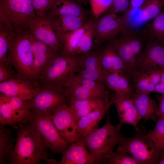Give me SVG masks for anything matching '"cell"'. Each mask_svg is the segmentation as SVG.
Returning <instances> with one entry per match:
<instances>
[{
  "instance_id": "6da1fadb",
  "label": "cell",
  "mask_w": 164,
  "mask_h": 164,
  "mask_svg": "<svg viewBox=\"0 0 164 164\" xmlns=\"http://www.w3.org/2000/svg\"><path fill=\"white\" fill-rule=\"evenodd\" d=\"M14 147L9 163L39 164L48 162L51 155L39 133L27 121L19 122Z\"/></svg>"
},
{
  "instance_id": "7a4b0ae2",
  "label": "cell",
  "mask_w": 164,
  "mask_h": 164,
  "mask_svg": "<svg viewBox=\"0 0 164 164\" xmlns=\"http://www.w3.org/2000/svg\"><path fill=\"white\" fill-rule=\"evenodd\" d=\"M106 114V121L103 127L78 141L89 151L93 164H105L108 158L113 152L114 147L119 143L123 136L121 131L122 124L119 123L116 125H113L110 121L109 110Z\"/></svg>"
},
{
  "instance_id": "3957f363",
  "label": "cell",
  "mask_w": 164,
  "mask_h": 164,
  "mask_svg": "<svg viewBox=\"0 0 164 164\" xmlns=\"http://www.w3.org/2000/svg\"><path fill=\"white\" fill-rule=\"evenodd\" d=\"M80 67V54L57 53L46 67L36 81L41 87L64 90L70 76L76 74Z\"/></svg>"
},
{
  "instance_id": "277c9868",
  "label": "cell",
  "mask_w": 164,
  "mask_h": 164,
  "mask_svg": "<svg viewBox=\"0 0 164 164\" xmlns=\"http://www.w3.org/2000/svg\"><path fill=\"white\" fill-rule=\"evenodd\" d=\"M33 61L30 34L28 30L15 32L6 62L12 66L18 77L35 80Z\"/></svg>"
},
{
  "instance_id": "5b68a950",
  "label": "cell",
  "mask_w": 164,
  "mask_h": 164,
  "mask_svg": "<svg viewBox=\"0 0 164 164\" xmlns=\"http://www.w3.org/2000/svg\"><path fill=\"white\" fill-rule=\"evenodd\" d=\"M113 40L114 48L125 67V75L128 79L137 60L144 49L147 40L143 30L135 29L128 26Z\"/></svg>"
},
{
  "instance_id": "8992f818",
  "label": "cell",
  "mask_w": 164,
  "mask_h": 164,
  "mask_svg": "<svg viewBox=\"0 0 164 164\" xmlns=\"http://www.w3.org/2000/svg\"><path fill=\"white\" fill-rule=\"evenodd\" d=\"M136 134L131 137H122L118 145L139 164H158L164 151L155 146L142 124L135 128Z\"/></svg>"
},
{
  "instance_id": "52a82bcc",
  "label": "cell",
  "mask_w": 164,
  "mask_h": 164,
  "mask_svg": "<svg viewBox=\"0 0 164 164\" xmlns=\"http://www.w3.org/2000/svg\"><path fill=\"white\" fill-rule=\"evenodd\" d=\"M37 17L32 0H0V24L15 32L27 30Z\"/></svg>"
},
{
  "instance_id": "ba28073f",
  "label": "cell",
  "mask_w": 164,
  "mask_h": 164,
  "mask_svg": "<svg viewBox=\"0 0 164 164\" xmlns=\"http://www.w3.org/2000/svg\"><path fill=\"white\" fill-rule=\"evenodd\" d=\"M26 121L40 135L53 155L63 154L71 143L60 134L49 115L32 113Z\"/></svg>"
},
{
  "instance_id": "9c48e42d",
  "label": "cell",
  "mask_w": 164,
  "mask_h": 164,
  "mask_svg": "<svg viewBox=\"0 0 164 164\" xmlns=\"http://www.w3.org/2000/svg\"><path fill=\"white\" fill-rule=\"evenodd\" d=\"M129 25L126 15H119L105 12L102 16L95 19L93 46L98 47L104 42L114 39Z\"/></svg>"
},
{
  "instance_id": "30bf717a",
  "label": "cell",
  "mask_w": 164,
  "mask_h": 164,
  "mask_svg": "<svg viewBox=\"0 0 164 164\" xmlns=\"http://www.w3.org/2000/svg\"><path fill=\"white\" fill-rule=\"evenodd\" d=\"M28 101L32 113L46 115H50L60 104L68 103L64 90L43 87Z\"/></svg>"
},
{
  "instance_id": "8fae6325",
  "label": "cell",
  "mask_w": 164,
  "mask_h": 164,
  "mask_svg": "<svg viewBox=\"0 0 164 164\" xmlns=\"http://www.w3.org/2000/svg\"><path fill=\"white\" fill-rule=\"evenodd\" d=\"M143 52L137 60L130 75L135 72H149L164 68V45L148 39Z\"/></svg>"
},
{
  "instance_id": "7c38bea8",
  "label": "cell",
  "mask_w": 164,
  "mask_h": 164,
  "mask_svg": "<svg viewBox=\"0 0 164 164\" xmlns=\"http://www.w3.org/2000/svg\"><path fill=\"white\" fill-rule=\"evenodd\" d=\"M49 116L57 129L68 142L72 143L79 141L78 121L67 103L59 105Z\"/></svg>"
},
{
  "instance_id": "4fadbf2b",
  "label": "cell",
  "mask_w": 164,
  "mask_h": 164,
  "mask_svg": "<svg viewBox=\"0 0 164 164\" xmlns=\"http://www.w3.org/2000/svg\"><path fill=\"white\" fill-rule=\"evenodd\" d=\"M42 87L35 80H30L17 77L0 82V93L7 96L29 100L41 89Z\"/></svg>"
},
{
  "instance_id": "5bb4252c",
  "label": "cell",
  "mask_w": 164,
  "mask_h": 164,
  "mask_svg": "<svg viewBox=\"0 0 164 164\" xmlns=\"http://www.w3.org/2000/svg\"><path fill=\"white\" fill-rule=\"evenodd\" d=\"M27 30L36 39L61 52V46L57 35L49 21L45 17H37L29 23Z\"/></svg>"
},
{
  "instance_id": "9a60e30c",
  "label": "cell",
  "mask_w": 164,
  "mask_h": 164,
  "mask_svg": "<svg viewBox=\"0 0 164 164\" xmlns=\"http://www.w3.org/2000/svg\"><path fill=\"white\" fill-rule=\"evenodd\" d=\"M76 74L80 77L104 84V71L100 63L99 52L90 51L80 54L79 69Z\"/></svg>"
},
{
  "instance_id": "2e32d148",
  "label": "cell",
  "mask_w": 164,
  "mask_h": 164,
  "mask_svg": "<svg viewBox=\"0 0 164 164\" xmlns=\"http://www.w3.org/2000/svg\"><path fill=\"white\" fill-rule=\"evenodd\" d=\"M111 98L115 105L120 123L122 125L128 124L135 128L141 118L137 112L134 101L115 92Z\"/></svg>"
},
{
  "instance_id": "e0dca14e",
  "label": "cell",
  "mask_w": 164,
  "mask_h": 164,
  "mask_svg": "<svg viewBox=\"0 0 164 164\" xmlns=\"http://www.w3.org/2000/svg\"><path fill=\"white\" fill-rule=\"evenodd\" d=\"M44 17L50 22L59 41L64 35L80 28L91 18L90 16L50 15Z\"/></svg>"
},
{
  "instance_id": "ac0fdd59",
  "label": "cell",
  "mask_w": 164,
  "mask_h": 164,
  "mask_svg": "<svg viewBox=\"0 0 164 164\" xmlns=\"http://www.w3.org/2000/svg\"><path fill=\"white\" fill-rule=\"evenodd\" d=\"M61 160L50 159V164H93L91 155L87 148L79 141L72 143L62 154Z\"/></svg>"
},
{
  "instance_id": "d6986e66",
  "label": "cell",
  "mask_w": 164,
  "mask_h": 164,
  "mask_svg": "<svg viewBox=\"0 0 164 164\" xmlns=\"http://www.w3.org/2000/svg\"><path fill=\"white\" fill-rule=\"evenodd\" d=\"M34 61L33 69L36 80L57 52L44 43L36 39L31 34Z\"/></svg>"
},
{
  "instance_id": "ffe728a7",
  "label": "cell",
  "mask_w": 164,
  "mask_h": 164,
  "mask_svg": "<svg viewBox=\"0 0 164 164\" xmlns=\"http://www.w3.org/2000/svg\"><path fill=\"white\" fill-rule=\"evenodd\" d=\"M114 39L108 41L104 47L99 52L100 63L103 70L107 72L118 73L125 75V67L114 48Z\"/></svg>"
},
{
  "instance_id": "44dd1931",
  "label": "cell",
  "mask_w": 164,
  "mask_h": 164,
  "mask_svg": "<svg viewBox=\"0 0 164 164\" xmlns=\"http://www.w3.org/2000/svg\"><path fill=\"white\" fill-rule=\"evenodd\" d=\"M113 104V102L111 100L109 103L83 116L79 120L77 123V131L79 140L98 128L100 121Z\"/></svg>"
},
{
  "instance_id": "7402d4cb",
  "label": "cell",
  "mask_w": 164,
  "mask_h": 164,
  "mask_svg": "<svg viewBox=\"0 0 164 164\" xmlns=\"http://www.w3.org/2000/svg\"><path fill=\"white\" fill-rule=\"evenodd\" d=\"M81 3L79 0H53L46 15L90 16L89 12L84 8Z\"/></svg>"
},
{
  "instance_id": "603a6c76",
  "label": "cell",
  "mask_w": 164,
  "mask_h": 164,
  "mask_svg": "<svg viewBox=\"0 0 164 164\" xmlns=\"http://www.w3.org/2000/svg\"><path fill=\"white\" fill-rule=\"evenodd\" d=\"M104 71V84L114 92L123 95L134 101L136 93L127 77L118 73H109Z\"/></svg>"
},
{
  "instance_id": "cb8c5ba5",
  "label": "cell",
  "mask_w": 164,
  "mask_h": 164,
  "mask_svg": "<svg viewBox=\"0 0 164 164\" xmlns=\"http://www.w3.org/2000/svg\"><path fill=\"white\" fill-rule=\"evenodd\" d=\"M134 102L141 119L156 122L159 118L157 114L158 104L148 95L136 94Z\"/></svg>"
},
{
  "instance_id": "d4e9b609",
  "label": "cell",
  "mask_w": 164,
  "mask_h": 164,
  "mask_svg": "<svg viewBox=\"0 0 164 164\" xmlns=\"http://www.w3.org/2000/svg\"><path fill=\"white\" fill-rule=\"evenodd\" d=\"M72 75L67 80L63 87L68 102L71 100L97 99H101L106 102L110 101H106L99 94L87 90L78 83L73 78Z\"/></svg>"
},
{
  "instance_id": "484cf974",
  "label": "cell",
  "mask_w": 164,
  "mask_h": 164,
  "mask_svg": "<svg viewBox=\"0 0 164 164\" xmlns=\"http://www.w3.org/2000/svg\"><path fill=\"white\" fill-rule=\"evenodd\" d=\"M111 101V100L106 102L102 99H97L71 100L68 103L78 121L83 116L101 108Z\"/></svg>"
},
{
  "instance_id": "4316f807",
  "label": "cell",
  "mask_w": 164,
  "mask_h": 164,
  "mask_svg": "<svg viewBox=\"0 0 164 164\" xmlns=\"http://www.w3.org/2000/svg\"><path fill=\"white\" fill-rule=\"evenodd\" d=\"M12 127L8 128L5 126H0V164L9 163L16 139L12 136Z\"/></svg>"
},
{
  "instance_id": "83f0119b",
  "label": "cell",
  "mask_w": 164,
  "mask_h": 164,
  "mask_svg": "<svg viewBox=\"0 0 164 164\" xmlns=\"http://www.w3.org/2000/svg\"><path fill=\"white\" fill-rule=\"evenodd\" d=\"M95 18H91L83 26L64 35L60 40L62 53L72 55L80 38L85 31L91 26Z\"/></svg>"
},
{
  "instance_id": "f1b7e54d",
  "label": "cell",
  "mask_w": 164,
  "mask_h": 164,
  "mask_svg": "<svg viewBox=\"0 0 164 164\" xmlns=\"http://www.w3.org/2000/svg\"><path fill=\"white\" fill-rule=\"evenodd\" d=\"M164 6L162 0H146L138 9L135 20L142 24L153 19L161 12Z\"/></svg>"
},
{
  "instance_id": "f546056e",
  "label": "cell",
  "mask_w": 164,
  "mask_h": 164,
  "mask_svg": "<svg viewBox=\"0 0 164 164\" xmlns=\"http://www.w3.org/2000/svg\"><path fill=\"white\" fill-rule=\"evenodd\" d=\"M6 97L18 122H26L32 113L28 100L16 97Z\"/></svg>"
},
{
  "instance_id": "4dcf8cb0",
  "label": "cell",
  "mask_w": 164,
  "mask_h": 164,
  "mask_svg": "<svg viewBox=\"0 0 164 164\" xmlns=\"http://www.w3.org/2000/svg\"><path fill=\"white\" fill-rule=\"evenodd\" d=\"M143 29L147 39H151L158 42H164V11L153 19Z\"/></svg>"
},
{
  "instance_id": "1f68e13d",
  "label": "cell",
  "mask_w": 164,
  "mask_h": 164,
  "mask_svg": "<svg viewBox=\"0 0 164 164\" xmlns=\"http://www.w3.org/2000/svg\"><path fill=\"white\" fill-rule=\"evenodd\" d=\"M17 121L6 96L0 94V124L6 126L9 125L17 129Z\"/></svg>"
},
{
  "instance_id": "d6a6232c",
  "label": "cell",
  "mask_w": 164,
  "mask_h": 164,
  "mask_svg": "<svg viewBox=\"0 0 164 164\" xmlns=\"http://www.w3.org/2000/svg\"><path fill=\"white\" fill-rule=\"evenodd\" d=\"M95 19L80 38L74 50L73 54L87 53L90 51L93 47L94 36V24Z\"/></svg>"
},
{
  "instance_id": "836d02e7",
  "label": "cell",
  "mask_w": 164,
  "mask_h": 164,
  "mask_svg": "<svg viewBox=\"0 0 164 164\" xmlns=\"http://www.w3.org/2000/svg\"><path fill=\"white\" fill-rule=\"evenodd\" d=\"M14 32L10 27L0 24V63L6 61L10 41Z\"/></svg>"
},
{
  "instance_id": "e575fe53",
  "label": "cell",
  "mask_w": 164,
  "mask_h": 164,
  "mask_svg": "<svg viewBox=\"0 0 164 164\" xmlns=\"http://www.w3.org/2000/svg\"><path fill=\"white\" fill-rule=\"evenodd\" d=\"M128 79L136 94H145L149 82L148 72H135Z\"/></svg>"
},
{
  "instance_id": "d590c367",
  "label": "cell",
  "mask_w": 164,
  "mask_h": 164,
  "mask_svg": "<svg viewBox=\"0 0 164 164\" xmlns=\"http://www.w3.org/2000/svg\"><path fill=\"white\" fill-rule=\"evenodd\" d=\"M125 149L118 145L116 151L108 158L105 164H139L129 155Z\"/></svg>"
},
{
  "instance_id": "8d00e7d4",
  "label": "cell",
  "mask_w": 164,
  "mask_h": 164,
  "mask_svg": "<svg viewBox=\"0 0 164 164\" xmlns=\"http://www.w3.org/2000/svg\"><path fill=\"white\" fill-rule=\"evenodd\" d=\"M152 130L148 132V135L156 147L164 151V118L159 117Z\"/></svg>"
},
{
  "instance_id": "74e56055",
  "label": "cell",
  "mask_w": 164,
  "mask_h": 164,
  "mask_svg": "<svg viewBox=\"0 0 164 164\" xmlns=\"http://www.w3.org/2000/svg\"><path fill=\"white\" fill-rule=\"evenodd\" d=\"M112 0H89L94 18L97 19L105 12L111 6Z\"/></svg>"
},
{
  "instance_id": "f35d334b",
  "label": "cell",
  "mask_w": 164,
  "mask_h": 164,
  "mask_svg": "<svg viewBox=\"0 0 164 164\" xmlns=\"http://www.w3.org/2000/svg\"><path fill=\"white\" fill-rule=\"evenodd\" d=\"M53 0H32L37 17H44L48 14Z\"/></svg>"
},
{
  "instance_id": "ab89813d",
  "label": "cell",
  "mask_w": 164,
  "mask_h": 164,
  "mask_svg": "<svg viewBox=\"0 0 164 164\" xmlns=\"http://www.w3.org/2000/svg\"><path fill=\"white\" fill-rule=\"evenodd\" d=\"M130 3V0H112L111 6L106 12L126 15L128 11Z\"/></svg>"
},
{
  "instance_id": "60d3db41",
  "label": "cell",
  "mask_w": 164,
  "mask_h": 164,
  "mask_svg": "<svg viewBox=\"0 0 164 164\" xmlns=\"http://www.w3.org/2000/svg\"><path fill=\"white\" fill-rule=\"evenodd\" d=\"M12 66L6 62L0 63V82L14 79L18 76Z\"/></svg>"
},
{
  "instance_id": "b9f144b4",
  "label": "cell",
  "mask_w": 164,
  "mask_h": 164,
  "mask_svg": "<svg viewBox=\"0 0 164 164\" xmlns=\"http://www.w3.org/2000/svg\"><path fill=\"white\" fill-rule=\"evenodd\" d=\"M161 70H155L148 72L149 82L148 84L145 94L149 95L152 92H154L156 85L160 80Z\"/></svg>"
},
{
  "instance_id": "7bdbcfd3",
  "label": "cell",
  "mask_w": 164,
  "mask_h": 164,
  "mask_svg": "<svg viewBox=\"0 0 164 164\" xmlns=\"http://www.w3.org/2000/svg\"><path fill=\"white\" fill-rule=\"evenodd\" d=\"M156 97L159 103L157 114L159 117L164 118V94H157Z\"/></svg>"
},
{
  "instance_id": "ee69618b",
  "label": "cell",
  "mask_w": 164,
  "mask_h": 164,
  "mask_svg": "<svg viewBox=\"0 0 164 164\" xmlns=\"http://www.w3.org/2000/svg\"><path fill=\"white\" fill-rule=\"evenodd\" d=\"M146 0H130L128 11L136 9L140 7Z\"/></svg>"
},
{
  "instance_id": "f6af8a7d",
  "label": "cell",
  "mask_w": 164,
  "mask_h": 164,
  "mask_svg": "<svg viewBox=\"0 0 164 164\" xmlns=\"http://www.w3.org/2000/svg\"><path fill=\"white\" fill-rule=\"evenodd\" d=\"M154 92L164 94V84L161 82H159L155 86Z\"/></svg>"
},
{
  "instance_id": "bcb514c9",
  "label": "cell",
  "mask_w": 164,
  "mask_h": 164,
  "mask_svg": "<svg viewBox=\"0 0 164 164\" xmlns=\"http://www.w3.org/2000/svg\"><path fill=\"white\" fill-rule=\"evenodd\" d=\"M161 77L160 82L164 84V68L161 70Z\"/></svg>"
},
{
  "instance_id": "7dc6e473",
  "label": "cell",
  "mask_w": 164,
  "mask_h": 164,
  "mask_svg": "<svg viewBox=\"0 0 164 164\" xmlns=\"http://www.w3.org/2000/svg\"><path fill=\"white\" fill-rule=\"evenodd\" d=\"M158 164H164V152Z\"/></svg>"
},
{
  "instance_id": "c3c4849f",
  "label": "cell",
  "mask_w": 164,
  "mask_h": 164,
  "mask_svg": "<svg viewBox=\"0 0 164 164\" xmlns=\"http://www.w3.org/2000/svg\"><path fill=\"white\" fill-rule=\"evenodd\" d=\"M162 0L164 4V0Z\"/></svg>"
},
{
  "instance_id": "681fc988",
  "label": "cell",
  "mask_w": 164,
  "mask_h": 164,
  "mask_svg": "<svg viewBox=\"0 0 164 164\" xmlns=\"http://www.w3.org/2000/svg\"><path fill=\"white\" fill-rule=\"evenodd\" d=\"M164 43V42H163Z\"/></svg>"
}]
</instances>
